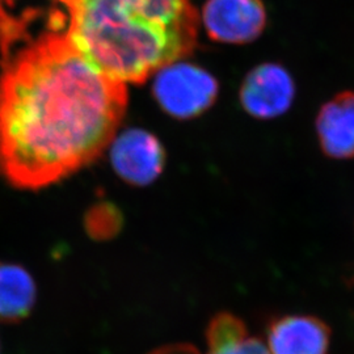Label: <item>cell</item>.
<instances>
[{
	"instance_id": "obj_1",
	"label": "cell",
	"mask_w": 354,
	"mask_h": 354,
	"mask_svg": "<svg viewBox=\"0 0 354 354\" xmlns=\"http://www.w3.org/2000/svg\"><path fill=\"white\" fill-rule=\"evenodd\" d=\"M127 84L104 75L66 35L17 53L0 76V171L38 189L95 160L113 140Z\"/></svg>"
},
{
	"instance_id": "obj_2",
	"label": "cell",
	"mask_w": 354,
	"mask_h": 354,
	"mask_svg": "<svg viewBox=\"0 0 354 354\" xmlns=\"http://www.w3.org/2000/svg\"><path fill=\"white\" fill-rule=\"evenodd\" d=\"M70 13L66 33L104 75L143 83L196 46L198 16L190 0H59Z\"/></svg>"
},
{
	"instance_id": "obj_3",
	"label": "cell",
	"mask_w": 354,
	"mask_h": 354,
	"mask_svg": "<svg viewBox=\"0 0 354 354\" xmlns=\"http://www.w3.org/2000/svg\"><path fill=\"white\" fill-rule=\"evenodd\" d=\"M153 95L165 112L187 120L200 115L213 105L218 83L201 67L177 61L155 74Z\"/></svg>"
},
{
	"instance_id": "obj_4",
	"label": "cell",
	"mask_w": 354,
	"mask_h": 354,
	"mask_svg": "<svg viewBox=\"0 0 354 354\" xmlns=\"http://www.w3.org/2000/svg\"><path fill=\"white\" fill-rule=\"evenodd\" d=\"M203 24L215 41L251 42L266 28V7L261 0H207L203 8Z\"/></svg>"
},
{
	"instance_id": "obj_5",
	"label": "cell",
	"mask_w": 354,
	"mask_h": 354,
	"mask_svg": "<svg viewBox=\"0 0 354 354\" xmlns=\"http://www.w3.org/2000/svg\"><path fill=\"white\" fill-rule=\"evenodd\" d=\"M111 159L118 176L133 185H147L162 174L165 152L150 133L131 129L114 140Z\"/></svg>"
},
{
	"instance_id": "obj_6",
	"label": "cell",
	"mask_w": 354,
	"mask_h": 354,
	"mask_svg": "<svg viewBox=\"0 0 354 354\" xmlns=\"http://www.w3.org/2000/svg\"><path fill=\"white\" fill-rule=\"evenodd\" d=\"M295 87L290 74L279 64H260L245 76L241 88L243 108L259 118L285 113L294 100Z\"/></svg>"
},
{
	"instance_id": "obj_7",
	"label": "cell",
	"mask_w": 354,
	"mask_h": 354,
	"mask_svg": "<svg viewBox=\"0 0 354 354\" xmlns=\"http://www.w3.org/2000/svg\"><path fill=\"white\" fill-rule=\"evenodd\" d=\"M329 329L317 317L286 315L272 322L266 346L270 354H327Z\"/></svg>"
},
{
	"instance_id": "obj_8",
	"label": "cell",
	"mask_w": 354,
	"mask_h": 354,
	"mask_svg": "<svg viewBox=\"0 0 354 354\" xmlns=\"http://www.w3.org/2000/svg\"><path fill=\"white\" fill-rule=\"evenodd\" d=\"M323 151L336 159L354 156V93L342 92L323 105L317 118Z\"/></svg>"
},
{
	"instance_id": "obj_9",
	"label": "cell",
	"mask_w": 354,
	"mask_h": 354,
	"mask_svg": "<svg viewBox=\"0 0 354 354\" xmlns=\"http://www.w3.org/2000/svg\"><path fill=\"white\" fill-rule=\"evenodd\" d=\"M37 302V285L20 264L0 263V323L16 324L30 317Z\"/></svg>"
},
{
	"instance_id": "obj_10",
	"label": "cell",
	"mask_w": 354,
	"mask_h": 354,
	"mask_svg": "<svg viewBox=\"0 0 354 354\" xmlns=\"http://www.w3.org/2000/svg\"><path fill=\"white\" fill-rule=\"evenodd\" d=\"M206 340V354H270L266 342L250 335L241 319L226 313L212 320Z\"/></svg>"
},
{
	"instance_id": "obj_11",
	"label": "cell",
	"mask_w": 354,
	"mask_h": 354,
	"mask_svg": "<svg viewBox=\"0 0 354 354\" xmlns=\"http://www.w3.org/2000/svg\"><path fill=\"white\" fill-rule=\"evenodd\" d=\"M121 216L109 206H97L86 218V228L93 239H109L118 231Z\"/></svg>"
},
{
	"instance_id": "obj_12",
	"label": "cell",
	"mask_w": 354,
	"mask_h": 354,
	"mask_svg": "<svg viewBox=\"0 0 354 354\" xmlns=\"http://www.w3.org/2000/svg\"><path fill=\"white\" fill-rule=\"evenodd\" d=\"M11 4L12 0H0V42L4 48V53L24 32L21 23L7 11Z\"/></svg>"
},
{
	"instance_id": "obj_13",
	"label": "cell",
	"mask_w": 354,
	"mask_h": 354,
	"mask_svg": "<svg viewBox=\"0 0 354 354\" xmlns=\"http://www.w3.org/2000/svg\"><path fill=\"white\" fill-rule=\"evenodd\" d=\"M149 354H198L192 346L187 345H175V346H165L160 349H156Z\"/></svg>"
}]
</instances>
